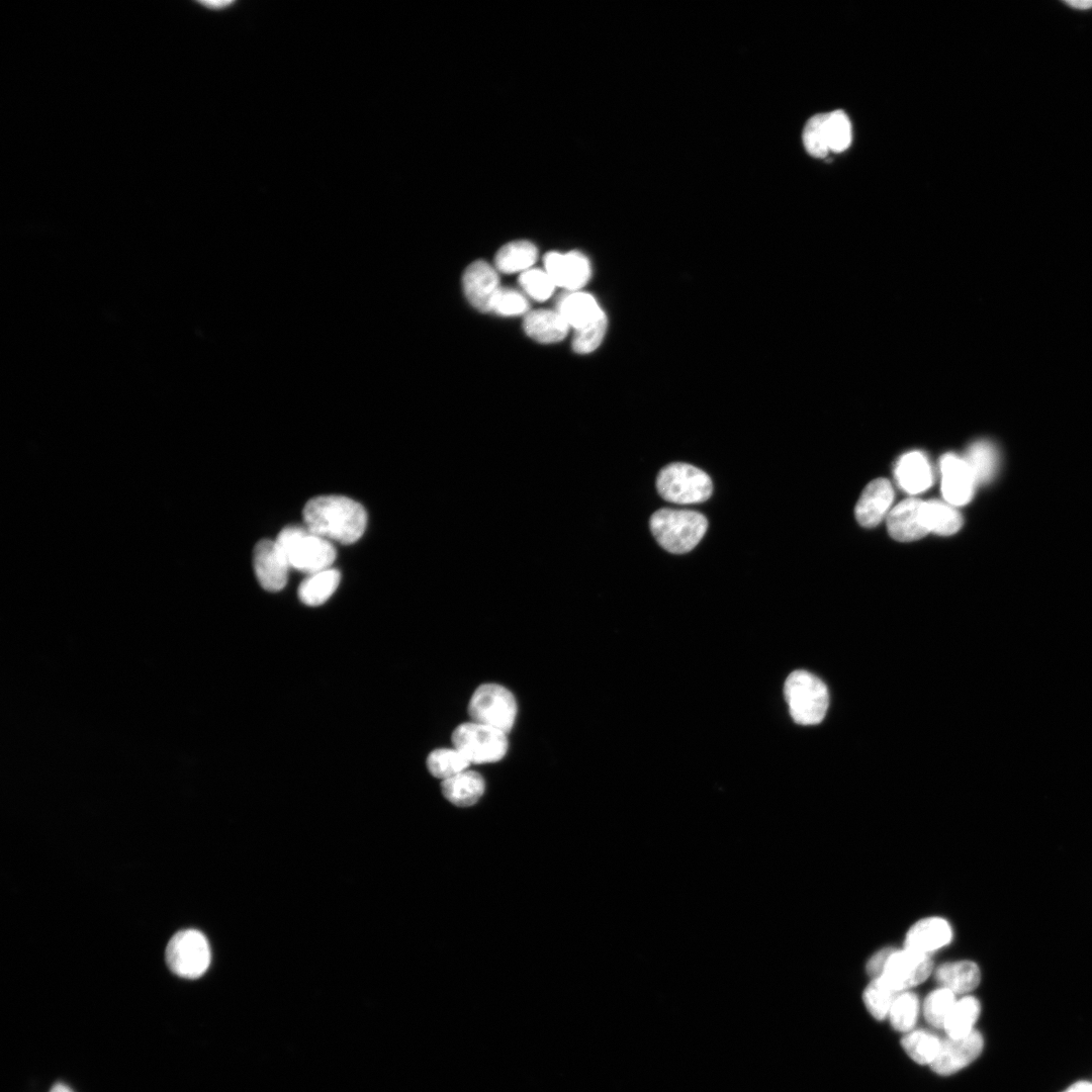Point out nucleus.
<instances>
[{"label":"nucleus","instance_id":"obj_21","mask_svg":"<svg viewBox=\"0 0 1092 1092\" xmlns=\"http://www.w3.org/2000/svg\"><path fill=\"white\" fill-rule=\"evenodd\" d=\"M557 311L574 330L581 329L605 315L593 295L579 291L561 297Z\"/></svg>","mask_w":1092,"mask_h":1092},{"label":"nucleus","instance_id":"obj_19","mask_svg":"<svg viewBox=\"0 0 1092 1092\" xmlns=\"http://www.w3.org/2000/svg\"><path fill=\"white\" fill-rule=\"evenodd\" d=\"M523 327L533 340L549 344L561 341L569 325L557 310L537 309L526 313Z\"/></svg>","mask_w":1092,"mask_h":1092},{"label":"nucleus","instance_id":"obj_31","mask_svg":"<svg viewBox=\"0 0 1092 1092\" xmlns=\"http://www.w3.org/2000/svg\"><path fill=\"white\" fill-rule=\"evenodd\" d=\"M919 1012L917 996L911 992H901L889 1011L892 1026L902 1032H909L916 1023Z\"/></svg>","mask_w":1092,"mask_h":1092},{"label":"nucleus","instance_id":"obj_41","mask_svg":"<svg viewBox=\"0 0 1092 1092\" xmlns=\"http://www.w3.org/2000/svg\"><path fill=\"white\" fill-rule=\"evenodd\" d=\"M199 3L201 5H203L205 8H208V9H220V8H224L225 6L230 5L232 2H230V1H226V2L225 1H218V2L217 1H203L202 2V1H200Z\"/></svg>","mask_w":1092,"mask_h":1092},{"label":"nucleus","instance_id":"obj_27","mask_svg":"<svg viewBox=\"0 0 1092 1092\" xmlns=\"http://www.w3.org/2000/svg\"><path fill=\"white\" fill-rule=\"evenodd\" d=\"M926 520L930 532L938 535H951L962 527L960 513L948 503L937 499L925 502Z\"/></svg>","mask_w":1092,"mask_h":1092},{"label":"nucleus","instance_id":"obj_39","mask_svg":"<svg viewBox=\"0 0 1092 1092\" xmlns=\"http://www.w3.org/2000/svg\"><path fill=\"white\" fill-rule=\"evenodd\" d=\"M1063 3L1068 8L1076 10V11H1087V10L1092 9V1L1091 0H1085V1L1069 0V1H1063Z\"/></svg>","mask_w":1092,"mask_h":1092},{"label":"nucleus","instance_id":"obj_8","mask_svg":"<svg viewBox=\"0 0 1092 1092\" xmlns=\"http://www.w3.org/2000/svg\"><path fill=\"white\" fill-rule=\"evenodd\" d=\"M468 713L472 721L508 734L516 720L517 702L507 688L497 684H483L472 694Z\"/></svg>","mask_w":1092,"mask_h":1092},{"label":"nucleus","instance_id":"obj_24","mask_svg":"<svg viewBox=\"0 0 1092 1092\" xmlns=\"http://www.w3.org/2000/svg\"><path fill=\"white\" fill-rule=\"evenodd\" d=\"M976 483L990 481L998 469L999 454L994 444L987 440L973 443L964 458Z\"/></svg>","mask_w":1092,"mask_h":1092},{"label":"nucleus","instance_id":"obj_20","mask_svg":"<svg viewBox=\"0 0 1092 1092\" xmlns=\"http://www.w3.org/2000/svg\"><path fill=\"white\" fill-rule=\"evenodd\" d=\"M484 787L482 776L469 769L443 780L441 784L444 797L458 807L475 804L483 795Z\"/></svg>","mask_w":1092,"mask_h":1092},{"label":"nucleus","instance_id":"obj_25","mask_svg":"<svg viewBox=\"0 0 1092 1092\" xmlns=\"http://www.w3.org/2000/svg\"><path fill=\"white\" fill-rule=\"evenodd\" d=\"M538 251L528 241H515L503 246L495 255V266L504 273L526 271L535 263Z\"/></svg>","mask_w":1092,"mask_h":1092},{"label":"nucleus","instance_id":"obj_10","mask_svg":"<svg viewBox=\"0 0 1092 1092\" xmlns=\"http://www.w3.org/2000/svg\"><path fill=\"white\" fill-rule=\"evenodd\" d=\"M253 564L261 586L269 592L282 589L288 577V561L276 541L263 539L253 551Z\"/></svg>","mask_w":1092,"mask_h":1092},{"label":"nucleus","instance_id":"obj_32","mask_svg":"<svg viewBox=\"0 0 1092 1092\" xmlns=\"http://www.w3.org/2000/svg\"><path fill=\"white\" fill-rule=\"evenodd\" d=\"M956 1001L954 993L946 988L941 987L932 991L923 1003V1014L926 1021L933 1027L943 1028Z\"/></svg>","mask_w":1092,"mask_h":1092},{"label":"nucleus","instance_id":"obj_5","mask_svg":"<svg viewBox=\"0 0 1092 1092\" xmlns=\"http://www.w3.org/2000/svg\"><path fill=\"white\" fill-rule=\"evenodd\" d=\"M660 496L670 503L689 505L707 500L713 491L710 476L688 463L674 462L664 466L656 478Z\"/></svg>","mask_w":1092,"mask_h":1092},{"label":"nucleus","instance_id":"obj_28","mask_svg":"<svg viewBox=\"0 0 1092 1092\" xmlns=\"http://www.w3.org/2000/svg\"><path fill=\"white\" fill-rule=\"evenodd\" d=\"M902 1046L908 1056L918 1064H931L936 1058L941 1040L925 1030H911L902 1038Z\"/></svg>","mask_w":1092,"mask_h":1092},{"label":"nucleus","instance_id":"obj_1","mask_svg":"<svg viewBox=\"0 0 1092 1092\" xmlns=\"http://www.w3.org/2000/svg\"><path fill=\"white\" fill-rule=\"evenodd\" d=\"M302 517L309 532L342 544L358 541L367 525L363 506L343 495H320L309 499Z\"/></svg>","mask_w":1092,"mask_h":1092},{"label":"nucleus","instance_id":"obj_34","mask_svg":"<svg viewBox=\"0 0 1092 1092\" xmlns=\"http://www.w3.org/2000/svg\"><path fill=\"white\" fill-rule=\"evenodd\" d=\"M825 125L829 150L835 153L845 151L851 143V125L845 112L835 110L827 113Z\"/></svg>","mask_w":1092,"mask_h":1092},{"label":"nucleus","instance_id":"obj_35","mask_svg":"<svg viewBox=\"0 0 1092 1092\" xmlns=\"http://www.w3.org/2000/svg\"><path fill=\"white\" fill-rule=\"evenodd\" d=\"M606 314L596 322L574 330L572 349L578 354H587L596 350L602 343L607 329Z\"/></svg>","mask_w":1092,"mask_h":1092},{"label":"nucleus","instance_id":"obj_18","mask_svg":"<svg viewBox=\"0 0 1092 1092\" xmlns=\"http://www.w3.org/2000/svg\"><path fill=\"white\" fill-rule=\"evenodd\" d=\"M899 486L910 494L926 490L932 483V472L926 456L919 451L904 454L895 468Z\"/></svg>","mask_w":1092,"mask_h":1092},{"label":"nucleus","instance_id":"obj_36","mask_svg":"<svg viewBox=\"0 0 1092 1092\" xmlns=\"http://www.w3.org/2000/svg\"><path fill=\"white\" fill-rule=\"evenodd\" d=\"M519 282L528 295L538 301L551 296L555 284L546 271L529 269L521 273Z\"/></svg>","mask_w":1092,"mask_h":1092},{"label":"nucleus","instance_id":"obj_38","mask_svg":"<svg viewBox=\"0 0 1092 1092\" xmlns=\"http://www.w3.org/2000/svg\"><path fill=\"white\" fill-rule=\"evenodd\" d=\"M894 948L886 947L880 949L878 952L873 954L867 964V971L869 975H871L873 978L880 976L884 970L888 959L894 952Z\"/></svg>","mask_w":1092,"mask_h":1092},{"label":"nucleus","instance_id":"obj_6","mask_svg":"<svg viewBox=\"0 0 1092 1092\" xmlns=\"http://www.w3.org/2000/svg\"><path fill=\"white\" fill-rule=\"evenodd\" d=\"M165 959L169 969L177 976L196 979L201 977L210 965V946L202 932L184 929L170 938Z\"/></svg>","mask_w":1092,"mask_h":1092},{"label":"nucleus","instance_id":"obj_16","mask_svg":"<svg viewBox=\"0 0 1092 1092\" xmlns=\"http://www.w3.org/2000/svg\"><path fill=\"white\" fill-rule=\"evenodd\" d=\"M893 498L894 490L888 479L873 480L864 488L856 504V520L863 527L877 526L889 510Z\"/></svg>","mask_w":1092,"mask_h":1092},{"label":"nucleus","instance_id":"obj_7","mask_svg":"<svg viewBox=\"0 0 1092 1092\" xmlns=\"http://www.w3.org/2000/svg\"><path fill=\"white\" fill-rule=\"evenodd\" d=\"M452 743L470 763L495 762L505 756L509 746L506 732L474 721L457 726Z\"/></svg>","mask_w":1092,"mask_h":1092},{"label":"nucleus","instance_id":"obj_42","mask_svg":"<svg viewBox=\"0 0 1092 1092\" xmlns=\"http://www.w3.org/2000/svg\"><path fill=\"white\" fill-rule=\"evenodd\" d=\"M50 1092H73L67 1085L57 1083L53 1086Z\"/></svg>","mask_w":1092,"mask_h":1092},{"label":"nucleus","instance_id":"obj_22","mask_svg":"<svg viewBox=\"0 0 1092 1092\" xmlns=\"http://www.w3.org/2000/svg\"><path fill=\"white\" fill-rule=\"evenodd\" d=\"M980 978L978 966L970 961L946 963L935 971L936 982L954 994L971 992L980 983Z\"/></svg>","mask_w":1092,"mask_h":1092},{"label":"nucleus","instance_id":"obj_12","mask_svg":"<svg viewBox=\"0 0 1092 1092\" xmlns=\"http://www.w3.org/2000/svg\"><path fill=\"white\" fill-rule=\"evenodd\" d=\"M890 535L902 542L918 540L929 531L925 502L910 497L902 500L891 510L887 517Z\"/></svg>","mask_w":1092,"mask_h":1092},{"label":"nucleus","instance_id":"obj_13","mask_svg":"<svg viewBox=\"0 0 1092 1092\" xmlns=\"http://www.w3.org/2000/svg\"><path fill=\"white\" fill-rule=\"evenodd\" d=\"M545 271L555 286L575 291L586 284L590 277V264L587 258L576 251L565 255L550 252L544 257Z\"/></svg>","mask_w":1092,"mask_h":1092},{"label":"nucleus","instance_id":"obj_3","mask_svg":"<svg viewBox=\"0 0 1092 1092\" xmlns=\"http://www.w3.org/2000/svg\"><path fill=\"white\" fill-rule=\"evenodd\" d=\"M276 542L289 566L308 575L330 568L337 556L329 540L299 526L283 528Z\"/></svg>","mask_w":1092,"mask_h":1092},{"label":"nucleus","instance_id":"obj_29","mask_svg":"<svg viewBox=\"0 0 1092 1092\" xmlns=\"http://www.w3.org/2000/svg\"><path fill=\"white\" fill-rule=\"evenodd\" d=\"M469 765V760L455 747L435 749L427 758V767L431 775L442 780L467 769Z\"/></svg>","mask_w":1092,"mask_h":1092},{"label":"nucleus","instance_id":"obj_26","mask_svg":"<svg viewBox=\"0 0 1092 1092\" xmlns=\"http://www.w3.org/2000/svg\"><path fill=\"white\" fill-rule=\"evenodd\" d=\"M979 1014L980 1003L975 997L966 996L956 1001L943 1025L948 1037L960 1038L970 1034Z\"/></svg>","mask_w":1092,"mask_h":1092},{"label":"nucleus","instance_id":"obj_2","mask_svg":"<svg viewBox=\"0 0 1092 1092\" xmlns=\"http://www.w3.org/2000/svg\"><path fill=\"white\" fill-rule=\"evenodd\" d=\"M650 530L658 544L672 554L693 550L704 537L708 521L696 511L663 508L652 514Z\"/></svg>","mask_w":1092,"mask_h":1092},{"label":"nucleus","instance_id":"obj_14","mask_svg":"<svg viewBox=\"0 0 1092 1092\" xmlns=\"http://www.w3.org/2000/svg\"><path fill=\"white\" fill-rule=\"evenodd\" d=\"M463 288L468 301L481 312L492 310V302L500 288L495 270L482 260L471 263L463 274Z\"/></svg>","mask_w":1092,"mask_h":1092},{"label":"nucleus","instance_id":"obj_40","mask_svg":"<svg viewBox=\"0 0 1092 1092\" xmlns=\"http://www.w3.org/2000/svg\"><path fill=\"white\" fill-rule=\"evenodd\" d=\"M1064 1092H1092V1083L1084 1081L1078 1082L1073 1084Z\"/></svg>","mask_w":1092,"mask_h":1092},{"label":"nucleus","instance_id":"obj_17","mask_svg":"<svg viewBox=\"0 0 1092 1092\" xmlns=\"http://www.w3.org/2000/svg\"><path fill=\"white\" fill-rule=\"evenodd\" d=\"M952 937L949 923L939 917L916 922L907 932L905 948L928 953L947 944Z\"/></svg>","mask_w":1092,"mask_h":1092},{"label":"nucleus","instance_id":"obj_9","mask_svg":"<svg viewBox=\"0 0 1092 1092\" xmlns=\"http://www.w3.org/2000/svg\"><path fill=\"white\" fill-rule=\"evenodd\" d=\"M931 970L932 961L928 953L908 948L895 949L880 976L891 988L901 993L925 981Z\"/></svg>","mask_w":1092,"mask_h":1092},{"label":"nucleus","instance_id":"obj_33","mask_svg":"<svg viewBox=\"0 0 1092 1092\" xmlns=\"http://www.w3.org/2000/svg\"><path fill=\"white\" fill-rule=\"evenodd\" d=\"M826 115L827 113H819L812 116L803 130L804 147L815 158H825L830 151L826 134Z\"/></svg>","mask_w":1092,"mask_h":1092},{"label":"nucleus","instance_id":"obj_37","mask_svg":"<svg viewBox=\"0 0 1092 1092\" xmlns=\"http://www.w3.org/2000/svg\"><path fill=\"white\" fill-rule=\"evenodd\" d=\"M528 306V301L523 294L505 287L498 289L492 302V310L503 315L525 313Z\"/></svg>","mask_w":1092,"mask_h":1092},{"label":"nucleus","instance_id":"obj_4","mask_svg":"<svg viewBox=\"0 0 1092 1092\" xmlns=\"http://www.w3.org/2000/svg\"><path fill=\"white\" fill-rule=\"evenodd\" d=\"M785 698L793 720L800 725H816L825 717L829 695L824 682L806 670H795L786 679Z\"/></svg>","mask_w":1092,"mask_h":1092},{"label":"nucleus","instance_id":"obj_15","mask_svg":"<svg viewBox=\"0 0 1092 1092\" xmlns=\"http://www.w3.org/2000/svg\"><path fill=\"white\" fill-rule=\"evenodd\" d=\"M941 490L944 499L953 506L968 504L973 496L976 480L965 459L945 454L940 459Z\"/></svg>","mask_w":1092,"mask_h":1092},{"label":"nucleus","instance_id":"obj_30","mask_svg":"<svg viewBox=\"0 0 1092 1092\" xmlns=\"http://www.w3.org/2000/svg\"><path fill=\"white\" fill-rule=\"evenodd\" d=\"M900 992L891 988L881 976L873 978L864 990L863 1001L870 1013L877 1019H885Z\"/></svg>","mask_w":1092,"mask_h":1092},{"label":"nucleus","instance_id":"obj_11","mask_svg":"<svg viewBox=\"0 0 1092 1092\" xmlns=\"http://www.w3.org/2000/svg\"><path fill=\"white\" fill-rule=\"evenodd\" d=\"M983 1037L977 1030L960 1038L941 1040L938 1054L930 1064L939 1075L953 1074L971 1064L983 1050Z\"/></svg>","mask_w":1092,"mask_h":1092},{"label":"nucleus","instance_id":"obj_23","mask_svg":"<svg viewBox=\"0 0 1092 1092\" xmlns=\"http://www.w3.org/2000/svg\"><path fill=\"white\" fill-rule=\"evenodd\" d=\"M340 580L341 573L336 568L309 574L298 586V598L306 606L323 605L335 593Z\"/></svg>","mask_w":1092,"mask_h":1092}]
</instances>
